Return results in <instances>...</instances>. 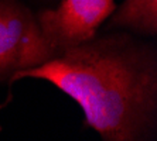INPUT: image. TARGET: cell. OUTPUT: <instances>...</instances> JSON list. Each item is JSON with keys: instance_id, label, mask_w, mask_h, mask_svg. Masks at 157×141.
<instances>
[{"instance_id": "cell-2", "label": "cell", "mask_w": 157, "mask_h": 141, "mask_svg": "<svg viewBox=\"0 0 157 141\" xmlns=\"http://www.w3.org/2000/svg\"><path fill=\"white\" fill-rule=\"evenodd\" d=\"M55 57L33 11L18 0H0V79Z\"/></svg>"}, {"instance_id": "cell-1", "label": "cell", "mask_w": 157, "mask_h": 141, "mask_svg": "<svg viewBox=\"0 0 157 141\" xmlns=\"http://www.w3.org/2000/svg\"><path fill=\"white\" fill-rule=\"evenodd\" d=\"M44 79L84 110L85 124L102 141H146L157 110L154 47L129 34L95 35L36 68L14 73Z\"/></svg>"}, {"instance_id": "cell-4", "label": "cell", "mask_w": 157, "mask_h": 141, "mask_svg": "<svg viewBox=\"0 0 157 141\" xmlns=\"http://www.w3.org/2000/svg\"><path fill=\"white\" fill-rule=\"evenodd\" d=\"M123 27L144 35L157 33V0H124L109 20V28Z\"/></svg>"}, {"instance_id": "cell-3", "label": "cell", "mask_w": 157, "mask_h": 141, "mask_svg": "<svg viewBox=\"0 0 157 141\" xmlns=\"http://www.w3.org/2000/svg\"><path fill=\"white\" fill-rule=\"evenodd\" d=\"M115 9L113 0H61L57 9L38 13L37 20L58 57L68 48L92 40Z\"/></svg>"}]
</instances>
